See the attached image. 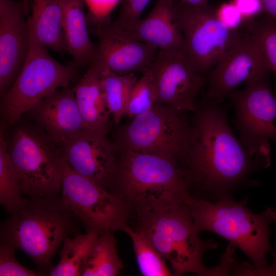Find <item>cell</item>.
<instances>
[{
    "mask_svg": "<svg viewBox=\"0 0 276 276\" xmlns=\"http://www.w3.org/2000/svg\"><path fill=\"white\" fill-rule=\"evenodd\" d=\"M221 103L206 97L197 102L184 159L191 190L196 188L213 201L232 197L252 174L269 167L250 156L236 138Z\"/></svg>",
    "mask_w": 276,
    "mask_h": 276,
    "instance_id": "obj_1",
    "label": "cell"
},
{
    "mask_svg": "<svg viewBox=\"0 0 276 276\" xmlns=\"http://www.w3.org/2000/svg\"><path fill=\"white\" fill-rule=\"evenodd\" d=\"M111 191L137 217L183 204L192 195L182 161L129 150H119Z\"/></svg>",
    "mask_w": 276,
    "mask_h": 276,
    "instance_id": "obj_2",
    "label": "cell"
},
{
    "mask_svg": "<svg viewBox=\"0 0 276 276\" xmlns=\"http://www.w3.org/2000/svg\"><path fill=\"white\" fill-rule=\"evenodd\" d=\"M247 201V197L237 201L232 197L212 201L190 195L184 203L198 233L210 232L225 238L246 255L260 275H273L275 269L267 265V256L276 258L269 243L276 209L269 207L255 213L248 209Z\"/></svg>",
    "mask_w": 276,
    "mask_h": 276,
    "instance_id": "obj_3",
    "label": "cell"
},
{
    "mask_svg": "<svg viewBox=\"0 0 276 276\" xmlns=\"http://www.w3.org/2000/svg\"><path fill=\"white\" fill-rule=\"evenodd\" d=\"M79 219L62 202L59 195L24 198L2 222L1 243L27 254L38 270L48 275L52 259L64 240L76 231Z\"/></svg>",
    "mask_w": 276,
    "mask_h": 276,
    "instance_id": "obj_4",
    "label": "cell"
},
{
    "mask_svg": "<svg viewBox=\"0 0 276 276\" xmlns=\"http://www.w3.org/2000/svg\"><path fill=\"white\" fill-rule=\"evenodd\" d=\"M137 220L136 228L170 264L173 275H209L210 268L204 266L203 256L218 244L212 239L200 238L185 203L151 212Z\"/></svg>",
    "mask_w": 276,
    "mask_h": 276,
    "instance_id": "obj_5",
    "label": "cell"
},
{
    "mask_svg": "<svg viewBox=\"0 0 276 276\" xmlns=\"http://www.w3.org/2000/svg\"><path fill=\"white\" fill-rule=\"evenodd\" d=\"M11 127L7 151L24 195L35 198L59 195L63 160L61 149L32 122L21 118Z\"/></svg>",
    "mask_w": 276,
    "mask_h": 276,
    "instance_id": "obj_6",
    "label": "cell"
},
{
    "mask_svg": "<svg viewBox=\"0 0 276 276\" xmlns=\"http://www.w3.org/2000/svg\"><path fill=\"white\" fill-rule=\"evenodd\" d=\"M79 69L72 61L63 65L56 61L30 31V49L24 65L13 85L1 97L2 122L11 127L37 103L76 81Z\"/></svg>",
    "mask_w": 276,
    "mask_h": 276,
    "instance_id": "obj_7",
    "label": "cell"
},
{
    "mask_svg": "<svg viewBox=\"0 0 276 276\" xmlns=\"http://www.w3.org/2000/svg\"><path fill=\"white\" fill-rule=\"evenodd\" d=\"M187 112L156 103L116 130L113 141L119 150L156 154L184 162L191 135Z\"/></svg>",
    "mask_w": 276,
    "mask_h": 276,
    "instance_id": "obj_8",
    "label": "cell"
},
{
    "mask_svg": "<svg viewBox=\"0 0 276 276\" xmlns=\"http://www.w3.org/2000/svg\"><path fill=\"white\" fill-rule=\"evenodd\" d=\"M60 196L86 232L114 233L127 224L131 210L123 199L74 171L63 158Z\"/></svg>",
    "mask_w": 276,
    "mask_h": 276,
    "instance_id": "obj_9",
    "label": "cell"
},
{
    "mask_svg": "<svg viewBox=\"0 0 276 276\" xmlns=\"http://www.w3.org/2000/svg\"><path fill=\"white\" fill-rule=\"evenodd\" d=\"M269 74L246 82L241 90H234L229 97L235 108L234 123L240 133V141L252 156L270 165L269 141L276 142V96L269 81Z\"/></svg>",
    "mask_w": 276,
    "mask_h": 276,
    "instance_id": "obj_10",
    "label": "cell"
},
{
    "mask_svg": "<svg viewBox=\"0 0 276 276\" xmlns=\"http://www.w3.org/2000/svg\"><path fill=\"white\" fill-rule=\"evenodd\" d=\"M173 10L186 55L202 75L209 72L242 32L227 27L218 18L217 7L209 3L193 6L175 1Z\"/></svg>",
    "mask_w": 276,
    "mask_h": 276,
    "instance_id": "obj_11",
    "label": "cell"
},
{
    "mask_svg": "<svg viewBox=\"0 0 276 276\" xmlns=\"http://www.w3.org/2000/svg\"><path fill=\"white\" fill-rule=\"evenodd\" d=\"M149 68L157 103L187 112L195 110L205 80L185 53L159 50Z\"/></svg>",
    "mask_w": 276,
    "mask_h": 276,
    "instance_id": "obj_12",
    "label": "cell"
},
{
    "mask_svg": "<svg viewBox=\"0 0 276 276\" xmlns=\"http://www.w3.org/2000/svg\"><path fill=\"white\" fill-rule=\"evenodd\" d=\"M270 72L256 42L242 32L208 73L205 97L222 103L241 83Z\"/></svg>",
    "mask_w": 276,
    "mask_h": 276,
    "instance_id": "obj_13",
    "label": "cell"
},
{
    "mask_svg": "<svg viewBox=\"0 0 276 276\" xmlns=\"http://www.w3.org/2000/svg\"><path fill=\"white\" fill-rule=\"evenodd\" d=\"M94 26L99 43L88 68L98 73L105 70L118 75L143 73L151 65L159 51L123 35L108 20Z\"/></svg>",
    "mask_w": 276,
    "mask_h": 276,
    "instance_id": "obj_14",
    "label": "cell"
},
{
    "mask_svg": "<svg viewBox=\"0 0 276 276\" xmlns=\"http://www.w3.org/2000/svg\"><path fill=\"white\" fill-rule=\"evenodd\" d=\"M26 0H0V96L11 87L28 57L30 45Z\"/></svg>",
    "mask_w": 276,
    "mask_h": 276,
    "instance_id": "obj_15",
    "label": "cell"
},
{
    "mask_svg": "<svg viewBox=\"0 0 276 276\" xmlns=\"http://www.w3.org/2000/svg\"><path fill=\"white\" fill-rule=\"evenodd\" d=\"M107 135L85 129L61 151L74 171L111 191L119 148Z\"/></svg>",
    "mask_w": 276,
    "mask_h": 276,
    "instance_id": "obj_16",
    "label": "cell"
},
{
    "mask_svg": "<svg viewBox=\"0 0 276 276\" xmlns=\"http://www.w3.org/2000/svg\"><path fill=\"white\" fill-rule=\"evenodd\" d=\"M26 114L60 149L86 129L69 86L56 90Z\"/></svg>",
    "mask_w": 276,
    "mask_h": 276,
    "instance_id": "obj_17",
    "label": "cell"
},
{
    "mask_svg": "<svg viewBox=\"0 0 276 276\" xmlns=\"http://www.w3.org/2000/svg\"><path fill=\"white\" fill-rule=\"evenodd\" d=\"M174 1L157 0L145 18L124 29L116 30L159 50L180 51L186 54L184 38L174 13Z\"/></svg>",
    "mask_w": 276,
    "mask_h": 276,
    "instance_id": "obj_18",
    "label": "cell"
},
{
    "mask_svg": "<svg viewBox=\"0 0 276 276\" xmlns=\"http://www.w3.org/2000/svg\"><path fill=\"white\" fill-rule=\"evenodd\" d=\"M66 52L79 68L89 65L97 45L91 41L85 15L84 0H58Z\"/></svg>",
    "mask_w": 276,
    "mask_h": 276,
    "instance_id": "obj_19",
    "label": "cell"
},
{
    "mask_svg": "<svg viewBox=\"0 0 276 276\" xmlns=\"http://www.w3.org/2000/svg\"><path fill=\"white\" fill-rule=\"evenodd\" d=\"M85 127L107 134L111 117L102 90L98 73L88 68L73 88Z\"/></svg>",
    "mask_w": 276,
    "mask_h": 276,
    "instance_id": "obj_20",
    "label": "cell"
},
{
    "mask_svg": "<svg viewBox=\"0 0 276 276\" xmlns=\"http://www.w3.org/2000/svg\"><path fill=\"white\" fill-rule=\"evenodd\" d=\"M28 19L31 32L41 44L61 54L66 52L58 0H32Z\"/></svg>",
    "mask_w": 276,
    "mask_h": 276,
    "instance_id": "obj_21",
    "label": "cell"
},
{
    "mask_svg": "<svg viewBox=\"0 0 276 276\" xmlns=\"http://www.w3.org/2000/svg\"><path fill=\"white\" fill-rule=\"evenodd\" d=\"M99 234L98 231H89L84 234H77L73 238H66L59 252L60 260L50 269L48 275H81Z\"/></svg>",
    "mask_w": 276,
    "mask_h": 276,
    "instance_id": "obj_22",
    "label": "cell"
},
{
    "mask_svg": "<svg viewBox=\"0 0 276 276\" xmlns=\"http://www.w3.org/2000/svg\"><path fill=\"white\" fill-rule=\"evenodd\" d=\"M114 233L102 232L96 240L82 276H115L124 264L119 256Z\"/></svg>",
    "mask_w": 276,
    "mask_h": 276,
    "instance_id": "obj_23",
    "label": "cell"
},
{
    "mask_svg": "<svg viewBox=\"0 0 276 276\" xmlns=\"http://www.w3.org/2000/svg\"><path fill=\"white\" fill-rule=\"evenodd\" d=\"M104 99L116 126L124 116L130 94L137 81L134 73L118 75L107 70L98 73Z\"/></svg>",
    "mask_w": 276,
    "mask_h": 276,
    "instance_id": "obj_24",
    "label": "cell"
},
{
    "mask_svg": "<svg viewBox=\"0 0 276 276\" xmlns=\"http://www.w3.org/2000/svg\"><path fill=\"white\" fill-rule=\"evenodd\" d=\"M2 122L0 130V203L7 212H13L22 202L24 197L20 179L7 151L6 130Z\"/></svg>",
    "mask_w": 276,
    "mask_h": 276,
    "instance_id": "obj_25",
    "label": "cell"
},
{
    "mask_svg": "<svg viewBox=\"0 0 276 276\" xmlns=\"http://www.w3.org/2000/svg\"><path fill=\"white\" fill-rule=\"evenodd\" d=\"M130 238L137 265L144 276H170L173 272L166 260L141 230L132 229L127 224L122 229Z\"/></svg>",
    "mask_w": 276,
    "mask_h": 276,
    "instance_id": "obj_26",
    "label": "cell"
},
{
    "mask_svg": "<svg viewBox=\"0 0 276 276\" xmlns=\"http://www.w3.org/2000/svg\"><path fill=\"white\" fill-rule=\"evenodd\" d=\"M256 42L270 71L276 76V21L267 17L245 20L242 27Z\"/></svg>",
    "mask_w": 276,
    "mask_h": 276,
    "instance_id": "obj_27",
    "label": "cell"
},
{
    "mask_svg": "<svg viewBox=\"0 0 276 276\" xmlns=\"http://www.w3.org/2000/svg\"><path fill=\"white\" fill-rule=\"evenodd\" d=\"M157 103L151 71L148 67L137 80L128 100L124 116L132 119L150 109Z\"/></svg>",
    "mask_w": 276,
    "mask_h": 276,
    "instance_id": "obj_28",
    "label": "cell"
},
{
    "mask_svg": "<svg viewBox=\"0 0 276 276\" xmlns=\"http://www.w3.org/2000/svg\"><path fill=\"white\" fill-rule=\"evenodd\" d=\"M16 249L4 243L0 245L1 276H40L45 274L39 271L28 269L21 265L15 257Z\"/></svg>",
    "mask_w": 276,
    "mask_h": 276,
    "instance_id": "obj_29",
    "label": "cell"
},
{
    "mask_svg": "<svg viewBox=\"0 0 276 276\" xmlns=\"http://www.w3.org/2000/svg\"><path fill=\"white\" fill-rule=\"evenodd\" d=\"M150 0H121V7L117 18L110 23L117 30L124 29L138 21Z\"/></svg>",
    "mask_w": 276,
    "mask_h": 276,
    "instance_id": "obj_30",
    "label": "cell"
},
{
    "mask_svg": "<svg viewBox=\"0 0 276 276\" xmlns=\"http://www.w3.org/2000/svg\"><path fill=\"white\" fill-rule=\"evenodd\" d=\"M94 24L108 20L111 12L121 0H84Z\"/></svg>",
    "mask_w": 276,
    "mask_h": 276,
    "instance_id": "obj_31",
    "label": "cell"
},
{
    "mask_svg": "<svg viewBox=\"0 0 276 276\" xmlns=\"http://www.w3.org/2000/svg\"><path fill=\"white\" fill-rule=\"evenodd\" d=\"M217 14L219 19L232 30H239L245 21L232 1L223 3L217 7Z\"/></svg>",
    "mask_w": 276,
    "mask_h": 276,
    "instance_id": "obj_32",
    "label": "cell"
},
{
    "mask_svg": "<svg viewBox=\"0 0 276 276\" xmlns=\"http://www.w3.org/2000/svg\"><path fill=\"white\" fill-rule=\"evenodd\" d=\"M245 20L254 19L264 12L262 0H232Z\"/></svg>",
    "mask_w": 276,
    "mask_h": 276,
    "instance_id": "obj_33",
    "label": "cell"
},
{
    "mask_svg": "<svg viewBox=\"0 0 276 276\" xmlns=\"http://www.w3.org/2000/svg\"><path fill=\"white\" fill-rule=\"evenodd\" d=\"M267 17L276 21V0H262Z\"/></svg>",
    "mask_w": 276,
    "mask_h": 276,
    "instance_id": "obj_34",
    "label": "cell"
}]
</instances>
